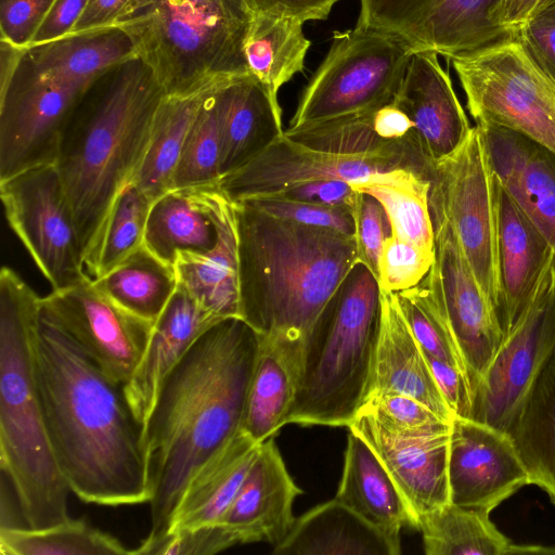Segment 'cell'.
Wrapping results in <instances>:
<instances>
[{
  "mask_svg": "<svg viewBox=\"0 0 555 555\" xmlns=\"http://www.w3.org/2000/svg\"><path fill=\"white\" fill-rule=\"evenodd\" d=\"M37 383L51 447L70 490L86 503H149L143 428L125 397L41 309L34 340Z\"/></svg>",
  "mask_w": 555,
  "mask_h": 555,
  "instance_id": "cell-1",
  "label": "cell"
},
{
  "mask_svg": "<svg viewBox=\"0 0 555 555\" xmlns=\"http://www.w3.org/2000/svg\"><path fill=\"white\" fill-rule=\"evenodd\" d=\"M259 347L241 318L205 331L164 380L143 427L152 486L151 531L163 537L194 472L235 437Z\"/></svg>",
  "mask_w": 555,
  "mask_h": 555,
  "instance_id": "cell-2",
  "label": "cell"
},
{
  "mask_svg": "<svg viewBox=\"0 0 555 555\" xmlns=\"http://www.w3.org/2000/svg\"><path fill=\"white\" fill-rule=\"evenodd\" d=\"M165 95L152 69L134 57L98 79L65 122L55 165L86 268L95 258L116 197L141 165Z\"/></svg>",
  "mask_w": 555,
  "mask_h": 555,
  "instance_id": "cell-3",
  "label": "cell"
},
{
  "mask_svg": "<svg viewBox=\"0 0 555 555\" xmlns=\"http://www.w3.org/2000/svg\"><path fill=\"white\" fill-rule=\"evenodd\" d=\"M240 318L260 336L305 341L359 261L354 236L271 216L232 202Z\"/></svg>",
  "mask_w": 555,
  "mask_h": 555,
  "instance_id": "cell-4",
  "label": "cell"
},
{
  "mask_svg": "<svg viewBox=\"0 0 555 555\" xmlns=\"http://www.w3.org/2000/svg\"><path fill=\"white\" fill-rule=\"evenodd\" d=\"M35 291L11 268L0 271V468L26 527L69 519L70 492L56 463L37 383Z\"/></svg>",
  "mask_w": 555,
  "mask_h": 555,
  "instance_id": "cell-5",
  "label": "cell"
},
{
  "mask_svg": "<svg viewBox=\"0 0 555 555\" xmlns=\"http://www.w3.org/2000/svg\"><path fill=\"white\" fill-rule=\"evenodd\" d=\"M379 323L377 279L358 261L305 341L297 395L285 425L352 423L369 393Z\"/></svg>",
  "mask_w": 555,
  "mask_h": 555,
  "instance_id": "cell-6",
  "label": "cell"
},
{
  "mask_svg": "<svg viewBox=\"0 0 555 555\" xmlns=\"http://www.w3.org/2000/svg\"><path fill=\"white\" fill-rule=\"evenodd\" d=\"M254 12L242 0H132L115 25L167 96L249 74L244 47Z\"/></svg>",
  "mask_w": 555,
  "mask_h": 555,
  "instance_id": "cell-7",
  "label": "cell"
},
{
  "mask_svg": "<svg viewBox=\"0 0 555 555\" xmlns=\"http://www.w3.org/2000/svg\"><path fill=\"white\" fill-rule=\"evenodd\" d=\"M413 50L400 39L356 25L335 31L327 55L304 89L288 130L392 102Z\"/></svg>",
  "mask_w": 555,
  "mask_h": 555,
  "instance_id": "cell-8",
  "label": "cell"
},
{
  "mask_svg": "<svg viewBox=\"0 0 555 555\" xmlns=\"http://www.w3.org/2000/svg\"><path fill=\"white\" fill-rule=\"evenodd\" d=\"M477 122L496 125L555 153V82L516 35L452 59Z\"/></svg>",
  "mask_w": 555,
  "mask_h": 555,
  "instance_id": "cell-9",
  "label": "cell"
},
{
  "mask_svg": "<svg viewBox=\"0 0 555 555\" xmlns=\"http://www.w3.org/2000/svg\"><path fill=\"white\" fill-rule=\"evenodd\" d=\"M429 208L452 225L469 267L498 317L494 176L478 126L449 156L430 165Z\"/></svg>",
  "mask_w": 555,
  "mask_h": 555,
  "instance_id": "cell-10",
  "label": "cell"
},
{
  "mask_svg": "<svg viewBox=\"0 0 555 555\" xmlns=\"http://www.w3.org/2000/svg\"><path fill=\"white\" fill-rule=\"evenodd\" d=\"M0 197L8 223L52 289L74 286L90 276L55 163L0 181Z\"/></svg>",
  "mask_w": 555,
  "mask_h": 555,
  "instance_id": "cell-11",
  "label": "cell"
},
{
  "mask_svg": "<svg viewBox=\"0 0 555 555\" xmlns=\"http://www.w3.org/2000/svg\"><path fill=\"white\" fill-rule=\"evenodd\" d=\"M500 1L360 0L357 25L452 60L512 36L499 23Z\"/></svg>",
  "mask_w": 555,
  "mask_h": 555,
  "instance_id": "cell-12",
  "label": "cell"
},
{
  "mask_svg": "<svg viewBox=\"0 0 555 555\" xmlns=\"http://www.w3.org/2000/svg\"><path fill=\"white\" fill-rule=\"evenodd\" d=\"M435 261L424 281L464 363L472 396L503 343L501 326L450 222L431 211Z\"/></svg>",
  "mask_w": 555,
  "mask_h": 555,
  "instance_id": "cell-13",
  "label": "cell"
},
{
  "mask_svg": "<svg viewBox=\"0 0 555 555\" xmlns=\"http://www.w3.org/2000/svg\"><path fill=\"white\" fill-rule=\"evenodd\" d=\"M88 89L43 78L26 52L0 90V181L55 163L65 122Z\"/></svg>",
  "mask_w": 555,
  "mask_h": 555,
  "instance_id": "cell-14",
  "label": "cell"
},
{
  "mask_svg": "<svg viewBox=\"0 0 555 555\" xmlns=\"http://www.w3.org/2000/svg\"><path fill=\"white\" fill-rule=\"evenodd\" d=\"M555 340V256L534 297L503 340L472 396L469 420L506 434L537 369Z\"/></svg>",
  "mask_w": 555,
  "mask_h": 555,
  "instance_id": "cell-15",
  "label": "cell"
},
{
  "mask_svg": "<svg viewBox=\"0 0 555 555\" xmlns=\"http://www.w3.org/2000/svg\"><path fill=\"white\" fill-rule=\"evenodd\" d=\"M40 306L82 351L115 383L132 376L147 346L154 323L118 306L92 278L41 297Z\"/></svg>",
  "mask_w": 555,
  "mask_h": 555,
  "instance_id": "cell-16",
  "label": "cell"
},
{
  "mask_svg": "<svg viewBox=\"0 0 555 555\" xmlns=\"http://www.w3.org/2000/svg\"><path fill=\"white\" fill-rule=\"evenodd\" d=\"M402 169L427 176L399 158L320 151L283 133L247 164L221 177L218 186L231 202H238L271 196L315 180L335 179L359 185L385 179Z\"/></svg>",
  "mask_w": 555,
  "mask_h": 555,
  "instance_id": "cell-17",
  "label": "cell"
},
{
  "mask_svg": "<svg viewBox=\"0 0 555 555\" xmlns=\"http://www.w3.org/2000/svg\"><path fill=\"white\" fill-rule=\"evenodd\" d=\"M448 477L451 503L489 513L530 485L506 434L461 417L451 422Z\"/></svg>",
  "mask_w": 555,
  "mask_h": 555,
  "instance_id": "cell-18",
  "label": "cell"
},
{
  "mask_svg": "<svg viewBox=\"0 0 555 555\" xmlns=\"http://www.w3.org/2000/svg\"><path fill=\"white\" fill-rule=\"evenodd\" d=\"M494 176V175H493ZM496 202L498 320L503 340L531 304L554 251L494 176Z\"/></svg>",
  "mask_w": 555,
  "mask_h": 555,
  "instance_id": "cell-19",
  "label": "cell"
},
{
  "mask_svg": "<svg viewBox=\"0 0 555 555\" xmlns=\"http://www.w3.org/2000/svg\"><path fill=\"white\" fill-rule=\"evenodd\" d=\"M476 125L493 175L555 255V153L516 131Z\"/></svg>",
  "mask_w": 555,
  "mask_h": 555,
  "instance_id": "cell-20",
  "label": "cell"
},
{
  "mask_svg": "<svg viewBox=\"0 0 555 555\" xmlns=\"http://www.w3.org/2000/svg\"><path fill=\"white\" fill-rule=\"evenodd\" d=\"M437 56L414 51L392 100L413 121L420 150L430 165L455 152L473 128Z\"/></svg>",
  "mask_w": 555,
  "mask_h": 555,
  "instance_id": "cell-21",
  "label": "cell"
},
{
  "mask_svg": "<svg viewBox=\"0 0 555 555\" xmlns=\"http://www.w3.org/2000/svg\"><path fill=\"white\" fill-rule=\"evenodd\" d=\"M348 429L373 449L406 501L415 520L450 502L448 477L450 431L422 438L385 434L363 413Z\"/></svg>",
  "mask_w": 555,
  "mask_h": 555,
  "instance_id": "cell-22",
  "label": "cell"
},
{
  "mask_svg": "<svg viewBox=\"0 0 555 555\" xmlns=\"http://www.w3.org/2000/svg\"><path fill=\"white\" fill-rule=\"evenodd\" d=\"M291 477L274 439L260 444L259 452L233 502L220 520L238 544H279L289 532L295 517L293 504L301 494Z\"/></svg>",
  "mask_w": 555,
  "mask_h": 555,
  "instance_id": "cell-23",
  "label": "cell"
},
{
  "mask_svg": "<svg viewBox=\"0 0 555 555\" xmlns=\"http://www.w3.org/2000/svg\"><path fill=\"white\" fill-rule=\"evenodd\" d=\"M284 133L315 150L395 157L429 173L414 124L393 101L372 111L285 129Z\"/></svg>",
  "mask_w": 555,
  "mask_h": 555,
  "instance_id": "cell-24",
  "label": "cell"
},
{
  "mask_svg": "<svg viewBox=\"0 0 555 555\" xmlns=\"http://www.w3.org/2000/svg\"><path fill=\"white\" fill-rule=\"evenodd\" d=\"M222 319L205 309L185 289L177 286L154 323L145 351L124 385L127 402L144 427L159 389L197 338Z\"/></svg>",
  "mask_w": 555,
  "mask_h": 555,
  "instance_id": "cell-25",
  "label": "cell"
},
{
  "mask_svg": "<svg viewBox=\"0 0 555 555\" xmlns=\"http://www.w3.org/2000/svg\"><path fill=\"white\" fill-rule=\"evenodd\" d=\"M377 393L412 397L442 420L449 423L453 420L426 356L401 313L396 294L383 291L379 334L367 397Z\"/></svg>",
  "mask_w": 555,
  "mask_h": 555,
  "instance_id": "cell-26",
  "label": "cell"
},
{
  "mask_svg": "<svg viewBox=\"0 0 555 555\" xmlns=\"http://www.w3.org/2000/svg\"><path fill=\"white\" fill-rule=\"evenodd\" d=\"M276 94L251 74L218 87L214 101L222 137L221 177L247 164L284 133Z\"/></svg>",
  "mask_w": 555,
  "mask_h": 555,
  "instance_id": "cell-27",
  "label": "cell"
},
{
  "mask_svg": "<svg viewBox=\"0 0 555 555\" xmlns=\"http://www.w3.org/2000/svg\"><path fill=\"white\" fill-rule=\"evenodd\" d=\"M218 241L207 251L180 250L173 268L178 286L219 319L240 318L237 234L233 203L211 186Z\"/></svg>",
  "mask_w": 555,
  "mask_h": 555,
  "instance_id": "cell-28",
  "label": "cell"
},
{
  "mask_svg": "<svg viewBox=\"0 0 555 555\" xmlns=\"http://www.w3.org/2000/svg\"><path fill=\"white\" fill-rule=\"evenodd\" d=\"M302 354L301 343L259 335L241 427L255 441L262 443L285 426L297 395Z\"/></svg>",
  "mask_w": 555,
  "mask_h": 555,
  "instance_id": "cell-29",
  "label": "cell"
},
{
  "mask_svg": "<svg viewBox=\"0 0 555 555\" xmlns=\"http://www.w3.org/2000/svg\"><path fill=\"white\" fill-rule=\"evenodd\" d=\"M393 539L356 514L337 499L306 512L276 545V555H398Z\"/></svg>",
  "mask_w": 555,
  "mask_h": 555,
  "instance_id": "cell-30",
  "label": "cell"
},
{
  "mask_svg": "<svg viewBox=\"0 0 555 555\" xmlns=\"http://www.w3.org/2000/svg\"><path fill=\"white\" fill-rule=\"evenodd\" d=\"M260 444L241 430L206 460L185 485L167 532L219 524L254 463Z\"/></svg>",
  "mask_w": 555,
  "mask_h": 555,
  "instance_id": "cell-31",
  "label": "cell"
},
{
  "mask_svg": "<svg viewBox=\"0 0 555 555\" xmlns=\"http://www.w3.org/2000/svg\"><path fill=\"white\" fill-rule=\"evenodd\" d=\"M27 57L35 70L50 81L90 88L138 54L128 34L113 25L31 46Z\"/></svg>",
  "mask_w": 555,
  "mask_h": 555,
  "instance_id": "cell-32",
  "label": "cell"
},
{
  "mask_svg": "<svg viewBox=\"0 0 555 555\" xmlns=\"http://www.w3.org/2000/svg\"><path fill=\"white\" fill-rule=\"evenodd\" d=\"M335 499L393 539L400 540L404 526L415 528L406 501L379 457L362 437L350 429Z\"/></svg>",
  "mask_w": 555,
  "mask_h": 555,
  "instance_id": "cell-33",
  "label": "cell"
},
{
  "mask_svg": "<svg viewBox=\"0 0 555 555\" xmlns=\"http://www.w3.org/2000/svg\"><path fill=\"white\" fill-rule=\"evenodd\" d=\"M530 479L555 505V340L506 430Z\"/></svg>",
  "mask_w": 555,
  "mask_h": 555,
  "instance_id": "cell-34",
  "label": "cell"
},
{
  "mask_svg": "<svg viewBox=\"0 0 555 555\" xmlns=\"http://www.w3.org/2000/svg\"><path fill=\"white\" fill-rule=\"evenodd\" d=\"M214 184L173 189L152 203L144 245L154 255L173 266L180 250L207 251L215 247L218 230L210 198Z\"/></svg>",
  "mask_w": 555,
  "mask_h": 555,
  "instance_id": "cell-35",
  "label": "cell"
},
{
  "mask_svg": "<svg viewBox=\"0 0 555 555\" xmlns=\"http://www.w3.org/2000/svg\"><path fill=\"white\" fill-rule=\"evenodd\" d=\"M490 513L449 502L417 518L427 555L555 554L554 547L514 544Z\"/></svg>",
  "mask_w": 555,
  "mask_h": 555,
  "instance_id": "cell-36",
  "label": "cell"
},
{
  "mask_svg": "<svg viewBox=\"0 0 555 555\" xmlns=\"http://www.w3.org/2000/svg\"><path fill=\"white\" fill-rule=\"evenodd\" d=\"M228 79L188 95L162 100L134 183L153 202L172 189L173 175L188 133L205 100Z\"/></svg>",
  "mask_w": 555,
  "mask_h": 555,
  "instance_id": "cell-37",
  "label": "cell"
},
{
  "mask_svg": "<svg viewBox=\"0 0 555 555\" xmlns=\"http://www.w3.org/2000/svg\"><path fill=\"white\" fill-rule=\"evenodd\" d=\"M92 280L95 287L118 306L152 323L178 286L173 266L144 244L108 273Z\"/></svg>",
  "mask_w": 555,
  "mask_h": 555,
  "instance_id": "cell-38",
  "label": "cell"
},
{
  "mask_svg": "<svg viewBox=\"0 0 555 555\" xmlns=\"http://www.w3.org/2000/svg\"><path fill=\"white\" fill-rule=\"evenodd\" d=\"M302 25L289 17L254 13L244 47L248 70L275 93L305 67L311 43Z\"/></svg>",
  "mask_w": 555,
  "mask_h": 555,
  "instance_id": "cell-39",
  "label": "cell"
},
{
  "mask_svg": "<svg viewBox=\"0 0 555 555\" xmlns=\"http://www.w3.org/2000/svg\"><path fill=\"white\" fill-rule=\"evenodd\" d=\"M374 196L385 208L391 235L435 255V231L429 208L427 176L402 169L373 182L352 185Z\"/></svg>",
  "mask_w": 555,
  "mask_h": 555,
  "instance_id": "cell-40",
  "label": "cell"
},
{
  "mask_svg": "<svg viewBox=\"0 0 555 555\" xmlns=\"http://www.w3.org/2000/svg\"><path fill=\"white\" fill-rule=\"evenodd\" d=\"M2 555H135L113 535L82 519L46 528L0 529Z\"/></svg>",
  "mask_w": 555,
  "mask_h": 555,
  "instance_id": "cell-41",
  "label": "cell"
},
{
  "mask_svg": "<svg viewBox=\"0 0 555 555\" xmlns=\"http://www.w3.org/2000/svg\"><path fill=\"white\" fill-rule=\"evenodd\" d=\"M152 203L153 201L134 183L128 184L118 194L108 215L95 258L87 268L92 279L105 275L144 244Z\"/></svg>",
  "mask_w": 555,
  "mask_h": 555,
  "instance_id": "cell-42",
  "label": "cell"
},
{
  "mask_svg": "<svg viewBox=\"0 0 555 555\" xmlns=\"http://www.w3.org/2000/svg\"><path fill=\"white\" fill-rule=\"evenodd\" d=\"M216 90L203 103L188 133L171 190L214 184L221 178L222 137L214 101Z\"/></svg>",
  "mask_w": 555,
  "mask_h": 555,
  "instance_id": "cell-43",
  "label": "cell"
},
{
  "mask_svg": "<svg viewBox=\"0 0 555 555\" xmlns=\"http://www.w3.org/2000/svg\"><path fill=\"white\" fill-rule=\"evenodd\" d=\"M395 294L401 313L423 351L456 366L466 376L451 332L425 281Z\"/></svg>",
  "mask_w": 555,
  "mask_h": 555,
  "instance_id": "cell-44",
  "label": "cell"
},
{
  "mask_svg": "<svg viewBox=\"0 0 555 555\" xmlns=\"http://www.w3.org/2000/svg\"><path fill=\"white\" fill-rule=\"evenodd\" d=\"M358 413L367 415L380 430L397 438H422L451 429V423L422 402L400 393L372 395Z\"/></svg>",
  "mask_w": 555,
  "mask_h": 555,
  "instance_id": "cell-45",
  "label": "cell"
},
{
  "mask_svg": "<svg viewBox=\"0 0 555 555\" xmlns=\"http://www.w3.org/2000/svg\"><path fill=\"white\" fill-rule=\"evenodd\" d=\"M434 261L435 255L390 235L378 260V286L389 293L414 287L425 279Z\"/></svg>",
  "mask_w": 555,
  "mask_h": 555,
  "instance_id": "cell-46",
  "label": "cell"
},
{
  "mask_svg": "<svg viewBox=\"0 0 555 555\" xmlns=\"http://www.w3.org/2000/svg\"><path fill=\"white\" fill-rule=\"evenodd\" d=\"M243 201L281 219L304 225L337 231L349 236L354 235L352 210L346 207H330L273 196Z\"/></svg>",
  "mask_w": 555,
  "mask_h": 555,
  "instance_id": "cell-47",
  "label": "cell"
},
{
  "mask_svg": "<svg viewBox=\"0 0 555 555\" xmlns=\"http://www.w3.org/2000/svg\"><path fill=\"white\" fill-rule=\"evenodd\" d=\"M238 544L222 525L170 531L154 541H143L134 550L140 555H211Z\"/></svg>",
  "mask_w": 555,
  "mask_h": 555,
  "instance_id": "cell-48",
  "label": "cell"
},
{
  "mask_svg": "<svg viewBox=\"0 0 555 555\" xmlns=\"http://www.w3.org/2000/svg\"><path fill=\"white\" fill-rule=\"evenodd\" d=\"M352 216L359 261L365 264L377 279L383 246L391 235L388 216L374 196L361 191H358Z\"/></svg>",
  "mask_w": 555,
  "mask_h": 555,
  "instance_id": "cell-49",
  "label": "cell"
},
{
  "mask_svg": "<svg viewBox=\"0 0 555 555\" xmlns=\"http://www.w3.org/2000/svg\"><path fill=\"white\" fill-rule=\"evenodd\" d=\"M515 35L538 67L555 82V4H538Z\"/></svg>",
  "mask_w": 555,
  "mask_h": 555,
  "instance_id": "cell-50",
  "label": "cell"
},
{
  "mask_svg": "<svg viewBox=\"0 0 555 555\" xmlns=\"http://www.w3.org/2000/svg\"><path fill=\"white\" fill-rule=\"evenodd\" d=\"M54 0H0L1 40L28 48Z\"/></svg>",
  "mask_w": 555,
  "mask_h": 555,
  "instance_id": "cell-51",
  "label": "cell"
},
{
  "mask_svg": "<svg viewBox=\"0 0 555 555\" xmlns=\"http://www.w3.org/2000/svg\"><path fill=\"white\" fill-rule=\"evenodd\" d=\"M357 195L351 183L332 179L299 183L271 196L352 210Z\"/></svg>",
  "mask_w": 555,
  "mask_h": 555,
  "instance_id": "cell-52",
  "label": "cell"
},
{
  "mask_svg": "<svg viewBox=\"0 0 555 555\" xmlns=\"http://www.w3.org/2000/svg\"><path fill=\"white\" fill-rule=\"evenodd\" d=\"M425 353V352H424ZM437 386L453 418H469L472 392L465 374L456 366L425 353Z\"/></svg>",
  "mask_w": 555,
  "mask_h": 555,
  "instance_id": "cell-53",
  "label": "cell"
},
{
  "mask_svg": "<svg viewBox=\"0 0 555 555\" xmlns=\"http://www.w3.org/2000/svg\"><path fill=\"white\" fill-rule=\"evenodd\" d=\"M88 2L89 0H54L29 47L68 35L82 15Z\"/></svg>",
  "mask_w": 555,
  "mask_h": 555,
  "instance_id": "cell-54",
  "label": "cell"
},
{
  "mask_svg": "<svg viewBox=\"0 0 555 555\" xmlns=\"http://www.w3.org/2000/svg\"><path fill=\"white\" fill-rule=\"evenodd\" d=\"M338 0H251L254 13L289 17L301 23L326 20Z\"/></svg>",
  "mask_w": 555,
  "mask_h": 555,
  "instance_id": "cell-55",
  "label": "cell"
},
{
  "mask_svg": "<svg viewBox=\"0 0 555 555\" xmlns=\"http://www.w3.org/2000/svg\"><path fill=\"white\" fill-rule=\"evenodd\" d=\"M132 0H89L82 15L69 34L115 25Z\"/></svg>",
  "mask_w": 555,
  "mask_h": 555,
  "instance_id": "cell-56",
  "label": "cell"
},
{
  "mask_svg": "<svg viewBox=\"0 0 555 555\" xmlns=\"http://www.w3.org/2000/svg\"><path fill=\"white\" fill-rule=\"evenodd\" d=\"M540 0H501L499 23L507 33L515 35Z\"/></svg>",
  "mask_w": 555,
  "mask_h": 555,
  "instance_id": "cell-57",
  "label": "cell"
},
{
  "mask_svg": "<svg viewBox=\"0 0 555 555\" xmlns=\"http://www.w3.org/2000/svg\"><path fill=\"white\" fill-rule=\"evenodd\" d=\"M26 52L27 48L0 39V90L9 85Z\"/></svg>",
  "mask_w": 555,
  "mask_h": 555,
  "instance_id": "cell-58",
  "label": "cell"
},
{
  "mask_svg": "<svg viewBox=\"0 0 555 555\" xmlns=\"http://www.w3.org/2000/svg\"><path fill=\"white\" fill-rule=\"evenodd\" d=\"M538 4H555V0H540Z\"/></svg>",
  "mask_w": 555,
  "mask_h": 555,
  "instance_id": "cell-59",
  "label": "cell"
},
{
  "mask_svg": "<svg viewBox=\"0 0 555 555\" xmlns=\"http://www.w3.org/2000/svg\"><path fill=\"white\" fill-rule=\"evenodd\" d=\"M244 1L253 11V8H251V0H242ZM254 12V11H253Z\"/></svg>",
  "mask_w": 555,
  "mask_h": 555,
  "instance_id": "cell-60",
  "label": "cell"
}]
</instances>
